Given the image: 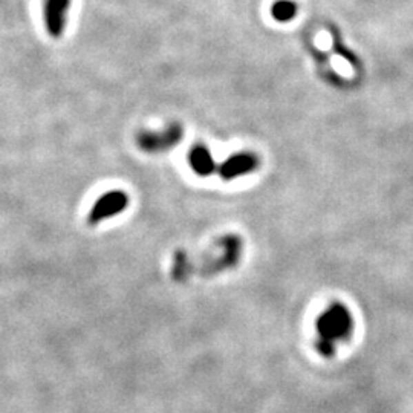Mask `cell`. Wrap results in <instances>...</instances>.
I'll list each match as a JSON object with an SVG mask.
<instances>
[{
    "label": "cell",
    "instance_id": "obj_1",
    "mask_svg": "<svg viewBox=\"0 0 413 413\" xmlns=\"http://www.w3.org/2000/svg\"><path fill=\"white\" fill-rule=\"evenodd\" d=\"M354 332V317L349 308L340 302L329 305L316 321L317 352L331 359L337 354L339 346L346 343Z\"/></svg>",
    "mask_w": 413,
    "mask_h": 413
},
{
    "label": "cell",
    "instance_id": "obj_2",
    "mask_svg": "<svg viewBox=\"0 0 413 413\" xmlns=\"http://www.w3.org/2000/svg\"><path fill=\"white\" fill-rule=\"evenodd\" d=\"M184 130L181 128V124L173 123L167 125L164 129L158 130H141L137 134V145L145 153H152V155H158L173 149L174 145H178L181 139H183Z\"/></svg>",
    "mask_w": 413,
    "mask_h": 413
},
{
    "label": "cell",
    "instance_id": "obj_3",
    "mask_svg": "<svg viewBox=\"0 0 413 413\" xmlns=\"http://www.w3.org/2000/svg\"><path fill=\"white\" fill-rule=\"evenodd\" d=\"M129 204L130 198L128 192L120 190V188L109 190L94 202L92 208H90V212L88 213V223L95 227L98 223L117 218V216H120L129 208Z\"/></svg>",
    "mask_w": 413,
    "mask_h": 413
},
{
    "label": "cell",
    "instance_id": "obj_4",
    "mask_svg": "<svg viewBox=\"0 0 413 413\" xmlns=\"http://www.w3.org/2000/svg\"><path fill=\"white\" fill-rule=\"evenodd\" d=\"M71 2L72 0H45L43 22L48 36L51 39H61L66 32Z\"/></svg>",
    "mask_w": 413,
    "mask_h": 413
},
{
    "label": "cell",
    "instance_id": "obj_5",
    "mask_svg": "<svg viewBox=\"0 0 413 413\" xmlns=\"http://www.w3.org/2000/svg\"><path fill=\"white\" fill-rule=\"evenodd\" d=\"M259 165V159L254 153H234L230 158H227L223 163L218 167V172L223 181H231L234 178H239L242 174H247L254 172Z\"/></svg>",
    "mask_w": 413,
    "mask_h": 413
},
{
    "label": "cell",
    "instance_id": "obj_6",
    "mask_svg": "<svg viewBox=\"0 0 413 413\" xmlns=\"http://www.w3.org/2000/svg\"><path fill=\"white\" fill-rule=\"evenodd\" d=\"M188 164H190L192 170L199 174V177H210V174L218 170L212 153L205 145H194L188 155Z\"/></svg>",
    "mask_w": 413,
    "mask_h": 413
},
{
    "label": "cell",
    "instance_id": "obj_7",
    "mask_svg": "<svg viewBox=\"0 0 413 413\" xmlns=\"http://www.w3.org/2000/svg\"><path fill=\"white\" fill-rule=\"evenodd\" d=\"M271 12L279 22H288V20H291L294 16H296L297 6L292 2H290V0H279V2L272 6Z\"/></svg>",
    "mask_w": 413,
    "mask_h": 413
}]
</instances>
